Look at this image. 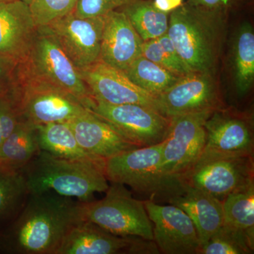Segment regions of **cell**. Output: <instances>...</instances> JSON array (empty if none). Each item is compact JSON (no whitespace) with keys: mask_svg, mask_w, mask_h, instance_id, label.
Returning a JSON list of instances; mask_svg holds the SVG:
<instances>
[{"mask_svg":"<svg viewBox=\"0 0 254 254\" xmlns=\"http://www.w3.org/2000/svg\"><path fill=\"white\" fill-rule=\"evenodd\" d=\"M180 179L185 186L203 190L223 201L230 193L254 183V155L201 154Z\"/></svg>","mask_w":254,"mask_h":254,"instance_id":"obj_8","label":"cell"},{"mask_svg":"<svg viewBox=\"0 0 254 254\" xmlns=\"http://www.w3.org/2000/svg\"><path fill=\"white\" fill-rule=\"evenodd\" d=\"M135 0H78L73 13L79 17L105 16L115 10L133 2Z\"/></svg>","mask_w":254,"mask_h":254,"instance_id":"obj_31","label":"cell"},{"mask_svg":"<svg viewBox=\"0 0 254 254\" xmlns=\"http://www.w3.org/2000/svg\"><path fill=\"white\" fill-rule=\"evenodd\" d=\"M227 16L187 1L170 13L168 36L192 72L215 73L226 38Z\"/></svg>","mask_w":254,"mask_h":254,"instance_id":"obj_2","label":"cell"},{"mask_svg":"<svg viewBox=\"0 0 254 254\" xmlns=\"http://www.w3.org/2000/svg\"><path fill=\"white\" fill-rule=\"evenodd\" d=\"M19 63L11 57L0 56V98L11 91Z\"/></svg>","mask_w":254,"mask_h":254,"instance_id":"obj_33","label":"cell"},{"mask_svg":"<svg viewBox=\"0 0 254 254\" xmlns=\"http://www.w3.org/2000/svg\"><path fill=\"white\" fill-rule=\"evenodd\" d=\"M153 3L160 11L170 14L182 6L184 0H153Z\"/></svg>","mask_w":254,"mask_h":254,"instance_id":"obj_35","label":"cell"},{"mask_svg":"<svg viewBox=\"0 0 254 254\" xmlns=\"http://www.w3.org/2000/svg\"><path fill=\"white\" fill-rule=\"evenodd\" d=\"M119 10L127 15L143 41L168 33L170 14L157 9L153 0H135Z\"/></svg>","mask_w":254,"mask_h":254,"instance_id":"obj_24","label":"cell"},{"mask_svg":"<svg viewBox=\"0 0 254 254\" xmlns=\"http://www.w3.org/2000/svg\"><path fill=\"white\" fill-rule=\"evenodd\" d=\"M204 127L206 140L202 154L254 155L253 126L247 117L220 108L212 113Z\"/></svg>","mask_w":254,"mask_h":254,"instance_id":"obj_16","label":"cell"},{"mask_svg":"<svg viewBox=\"0 0 254 254\" xmlns=\"http://www.w3.org/2000/svg\"><path fill=\"white\" fill-rule=\"evenodd\" d=\"M88 110L138 147L161 143L170 123L157 110L141 105H110L93 98Z\"/></svg>","mask_w":254,"mask_h":254,"instance_id":"obj_10","label":"cell"},{"mask_svg":"<svg viewBox=\"0 0 254 254\" xmlns=\"http://www.w3.org/2000/svg\"><path fill=\"white\" fill-rule=\"evenodd\" d=\"M79 73L94 99L110 105H143L160 113L156 97L137 86L124 71L100 60Z\"/></svg>","mask_w":254,"mask_h":254,"instance_id":"obj_15","label":"cell"},{"mask_svg":"<svg viewBox=\"0 0 254 254\" xmlns=\"http://www.w3.org/2000/svg\"><path fill=\"white\" fill-rule=\"evenodd\" d=\"M213 112L170 118L168 132L162 141V168L165 173L180 177L196 163L205 148L204 124Z\"/></svg>","mask_w":254,"mask_h":254,"instance_id":"obj_9","label":"cell"},{"mask_svg":"<svg viewBox=\"0 0 254 254\" xmlns=\"http://www.w3.org/2000/svg\"><path fill=\"white\" fill-rule=\"evenodd\" d=\"M40 150L58 158L105 163V160L88 154L78 144L66 123L36 125Z\"/></svg>","mask_w":254,"mask_h":254,"instance_id":"obj_21","label":"cell"},{"mask_svg":"<svg viewBox=\"0 0 254 254\" xmlns=\"http://www.w3.org/2000/svg\"><path fill=\"white\" fill-rule=\"evenodd\" d=\"M254 238L245 232L222 225L200 248L199 254H251Z\"/></svg>","mask_w":254,"mask_h":254,"instance_id":"obj_28","label":"cell"},{"mask_svg":"<svg viewBox=\"0 0 254 254\" xmlns=\"http://www.w3.org/2000/svg\"><path fill=\"white\" fill-rule=\"evenodd\" d=\"M153 227V241L166 254H199L200 245L194 224L176 205L143 200Z\"/></svg>","mask_w":254,"mask_h":254,"instance_id":"obj_14","label":"cell"},{"mask_svg":"<svg viewBox=\"0 0 254 254\" xmlns=\"http://www.w3.org/2000/svg\"><path fill=\"white\" fill-rule=\"evenodd\" d=\"M22 1H24V2L26 3V4L30 5L31 4V2L33 1V0H22Z\"/></svg>","mask_w":254,"mask_h":254,"instance_id":"obj_36","label":"cell"},{"mask_svg":"<svg viewBox=\"0 0 254 254\" xmlns=\"http://www.w3.org/2000/svg\"><path fill=\"white\" fill-rule=\"evenodd\" d=\"M210 73L191 72L181 76L156 97L159 111L168 118L222 108L218 83Z\"/></svg>","mask_w":254,"mask_h":254,"instance_id":"obj_13","label":"cell"},{"mask_svg":"<svg viewBox=\"0 0 254 254\" xmlns=\"http://www.w3.org/2000/svg\"><path fill=\"white\" fill-rule=\"evenodd\" d=\"M104 198L79 202L81 220L93 222L119 236H135L153 240V223L143 201L136 199L125 185L110 182Z\"/></svg>","mask_w":254,"mask_h":254,"instance_id":"obj_6","label":"cell"},{"mask_svg":"<svg viewBox=\"0 0 254 254\" xmlns=\"http://www.w3.org/2000/svg\"><path fill=\"white\" fill-rule=\"evenodd\" d=\"M18 68L68 92L89 109L93 97L79 71L45 26L37 28L27 56Z\"/></svg>","mask_w":254,"mask_h":254,"instance_id":"obj_7","label":"cell"},{"mask_svg":"<svg viewBox=\"0 0 254 254\" xmlns=\"http://www.w3.org/2000/svg\"><path fill=\"white\" fill-rule=\"evenodd\" d=\"M10 95L19 120L34 125L67 123L88 110L71 93L23 72L18 66Z\"/></svg>","mask_w":254,"mask_h":254,"instance_id":"obj_5","label":"cell"},{"mask_svg":"<svg viewBox=\"0 0 254 254\" xmlns=\"http://www.w3.org/2000/svg\"><path fill=\"white\" fill-rule=\"evenodd\" d=\"M143 40L121 10L110 11L104 16L100 60L125 71L142 55Z\"/></svg>","mask_w":254,"mask_h":254,"instance_id":"obj_17","label":"cell"},{"mask_svg":"<svg viewBox=\"0 0 254 254\" xmlns=\"http://www.w3.org/2000/svg\"><path fill=\"white\" fill-rule=\"evenodd\" d=\"M13 1V0H0V1Z\"/></svg>","mask_w":254,"mask_h":254,"instance_id":"obj_37","label":"cell"},{"mask_svg":"<svg viewBox=\"0 0 254 254\" xmlns=\"http://www.w3.org/2000/svg\"><path fill=\"white\" fill-rule=\"evenodd\" d=\"M154 241L119 236L93 222L80 220L71 227L56 254H154Z\"/></svg>","mask_w":254,"mask_h":254,"instance_id":"obj_12","label":"cell"},{"mask_svg":"<svg viewBox=\"0 0 254 254\" xmlns=\"http://www.w3.org/2000/svg\"><path fill=\"white\" fill-rule=\"evenodd\" d=\"M124 73L137 86L155 97L166 91L181 77L142 55Z\"/></svg>","mask_w":254,"mask_h":254,"instance_id":"obj_26","label":"cell"},{"mask_svg":"<svg viewBox=\"0 0 254 254\" xmlns=\"http://www.w3.org/2000/svg\"><path fill=\"white\" fill-rule=\"evenodd\" d=\"M78 0H33L29 5L37 27L73 12Z\"/></svg>","mask_w":254,"mask_h":254,"instance_id":"obj_30","label":"cell"},{"mask_svg":"<svg viewBox=\"0 0 254 254\" xmlns=\"http://www.w3.org/2000/svg\"><path fill=\"white\" fill-rule=\"evenodd\" d=\"M28 195L22 173L0 167V232L17 217Z\"/></svg>","mask_w":254,"mask_h":254,"instance_id":"obj_25","label":"cell"},{"mask_svg":"<svg viewBox=\"0 0 254 254\" xmlns=\"http://www.w3.org/2000/svg\"><path fill=\"white\" fill-rule=\"evenodd\" d=\"M223 203V224L254 238V183L227 195Z\"/></svg>","mask_w":254,"mask_h":254,"instance_id":"obj_27","label":"cell"},{"mask_svg":"<svg viewBox=\"0 0 254 254\" xmlns=\"http://www.w3.org/2000/svg\"><path fill=\"white\" fill-rule=\"evenodd\" d=\"M231 66L237 94L247 95L254 82V31L249 21L237 28L231 45Z\"/></svg>","mask_w":254,"mask_h":254,"instance_id":"obj_23","label":"cell"},{"mask_svg":"<svg viewBox=\"0 0 254 254\" xmlns=\"http://www.w3.org/2000/svg\"><path fill=\"white\" fill-rule=\"evenodd\" d=\"M40 151L36 125L19 120L12 133L0 144V167L21 172Z\"/></svg>","mask_w":254,"mask_h":254,"instance_id":"obj_22","label":"cell"},{"mask_svg":"<svg viewBox=\"0 0 254 254\" xmlns=\"http://www.w3.org/2000/svg\"><path fill=\"white\" fill-rule=\"evenodd\" d=\"M242 0H187V2L193 6L210 10L222 11L229 14L240 4Z\"/></svg>","mask_w":254,"mask_h":254,"instance_id":"obj_34","label":"cell"},{"mask_svg":"<svg viewBox=\"0 0 254 254\" xmlns=\"http://www.w3.org/2000/svg\"><path fill=\"white\" fill-rule=\"evenodd\" d=\"M163 143L127 150L105 160L107 180L127 185L145 200L168 203L186 190L180 177L162 168Z\"/></svg>","mask_w":254,"mask_h":254,"instance_id":"obj_4","label":"cell"},{"mask_svg":"<svg viewBox=\"0 0 254 254\" xmlns=\"http://www.w3.org/2000/svg\"><path fill=\"white\" fill-rule=\"evenodd\" d=\"M29 5L22 0L0 1V56L22 63L36 35Z\"/></svg>","mask_w":254,"mask_h":254,"instance_id":"obj_19","label":"cell"},{"mask_svg":"<svg viewBox=\"0 0 254 254\" xmlns=\"http://www.w3.org/2000/svg\"><path fill=\"white\" fill-rule=\"evenodd\" d=\"M169 204L181 208L191 219L196 228L200 248L223 224L222 200L198 189L186 186L185 193L172 198Z\"/></svg>","mask_w":254,"mask_h":254,"instance_id":"obj_20","label":"cell"},{"mask_svg":"<svg viewBox=\"0 0 254 254\" xmlns=\"http://www.w3.org/2000/svg\"><path fill=\"white\" fill-rule=\"evenodd\" d=\"M105 164L58 158L41 150L21 173L29 193L51 190L86 203L109 187Z\"/></svg>","mask_w":254,"mask_h":254,"instance_id":"obj_3","label":"cell"},{"mask_svg":"<svg viewBox=\"0 0 254 254\" xmlns=\"http://www.w3.org/2000/svg\"><path fill=\"white\" fill-rule=\"evenodd\" d=\"M142 56L179 76L192 72L182 61L168 33L155 39L143 41Z\"/></svg>","mask_w":254,"mask_h":254,"instance_id":"obj_29","label":"cell"},{"mask_svg":"<svg viewBox=\"0 0 254 254\" xmlns=\"http://www.w3.org/2000/svg\"><path fill=\"white\" fill-rule=\"evenodd\" d=\"M66 123L80 146L96 158L107 160L127 150L140 148L89 110Z\"/></svg>","mask_w":254,"mask_h":254,"instance_id":"obj_18","label":"cell"},{"mask_svg":"<svg viewBox=\"0 0 254 254\" xmlns=\"http://www.w3.org/2000/svg\"><path fill=\"white\" fill-rule=\"evenodd\" d=\"M19 118L9 93L0 98V144L14 131Z\"/></svg>","mask_w":254,"mask_h":254,"instance_id":"obj_32","label":"cell"},{"mask_svg":"<svg viewBox=\"0 0 254 254\" xmlns=\"http://www.w3.org/2000/svg\"><path fill=\"white\" fill-rule=\"evenodd\" d=\"M78 203L51 190L29 193L17 217L0 232V254H56L81 220Z\"/></svg>","mask_w":254,"mask_h":254,"instance_id":"obj_1","label":"cell"},{"mask_svg":"<svg viewBox=\"0 0 254 254\" xmlns=\"http://www.w3.org/2000/svg\"><path fill=\"white\" fill-rule=\"evenodd\" d=\"M43 26L78 71L100 60L104 16L83 18L71 12Z\"/></svg>","mask_w":254,"mask_h":254,"instance_id":"obj_11","label":"cell"}]
</instances>
